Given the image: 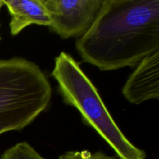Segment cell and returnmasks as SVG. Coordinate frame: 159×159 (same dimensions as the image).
<instances>
[{
    "mask_svg": "<svg viewBox=\"0 0 159 159\" xmlns=\"http://www.w3.org/2000/svg\"><path fill=\"white\" fill-rule=\"evenodd\" d=\"M75 48L83 61L101 71L136 67L159 51V0H102Z\"/></svg>",
    "mask_w": 159,
    "mask_h": 159,
    "instance_id": "cell-1",
    "label": "cell"
},
{
    "mask_svg": "<svg viewBox=\"0 0 159 159\" xmlns=\"http://www.w3.org/2000/svg\"><path fill=\"white\" fill-rule=\"evenodd\" d=\"M64 102L80 113L85 125L94 129L120 159H145L146 153L132 144L106 107L97 89L72 56L62 51L51 72Z\"/></svg>",
    "mask_w": 159,
    "mask_h": 159,
    "instance_id": "cell-2",
    "label": "cell"
},
{
    "mask_svg": "<svg viewBox=\"0 0 159 159\" xmlns=\"http://www.w3.org/2000/svg\"><path fill=\"white\" fill-rule=\"evenodd\" d=\"M51 96V83L37 64L0 59V135L30 125L48 108Z\"/></svg>",
    "mask_w": 159,
    "mask_h": 159,
    "instance_id": "cell-3",
    "label": "cell"
},
{
    "mask_svg": "<svg viewBox=\"0 0 159 159\" xmlns=\"http://www.w3.org/2000/svg\"><path fill=\"white\" fill-rule=\"evenodd\" d=\"M51 20L48 27L63 39L80 38L93 25L102 0H41Z\"/></svg>",
    "mask_w": 159,
    "mask_h": 159,
    "instance_id": "cell-4",
    "label": "cell"
},
{
    "mask_svg": "<svg viewBox=\"0 0 159 159\" xmlns=\"http://www.w3.org/2000/svg\"><path fill=\"white\" fill-rule=\"evenodd\" d=\"M135 68L123 87L124 98L135 105L158 99L159 51L144 57Z\"/></svg>",
    "mask_w": 159,
    "mask_h": 159,
    "instance_id": "cell-5",
    "label": "cell"
},
{
    "mask_svg": "<svg viewBox=\"0 0 159 159\" xmlns=\"http://www.w3.org/2000/svg\"><path fill=\"white\" fill-rule=\"evenodd\" d=\"M10 16L9 30L16 36L26 26L35 24L49 26L51 20L41 0H2Z\"/></svg>",
    "mask_w": 159,
    "mask_h": 159,
    "instance_id": "cell-6",
    "label": "cell"
},
{
    "mask_svg": "<svg viewBox=\"0 0 159 159\" xmlns=\"http://www.w3.org/2000/svg\"><path fill=\"white\" fill-rule=\"evenodd\" d=\"M0 159H46L41 156L29 143L23 141L9 148Z\"/></svg>",
    "mask_w": 159,
    "mask_h": 159,
    "instance_id": "cell-7",
    "label": "cell"
},
{
    "mask_svg": "<svg viewBox=\"0 0 159 159\" xmlns=\"http://www.w3.org/2000/svg\"><path fill=\"white\" fill-rule=\"evenodd\" d=\"M57 159H117L114 156H110L101 152H93L87 150L69 151L62 154Z\"/></svg>",
    "mask_w": 159,
    "mask_h": 159,
    "instance_id": "cell-8",
    "label": "cell"
},
{
    "mask_svg": "<svg viewBox=\"0 0 159 159\" xmlns=\"http://www.w3.org/2000/svg\"><path fill=\"white\" fill-rule=\"evenodd\" d=\"M3 6V4H2V0H0V10H1L2 7Z\"/></svg>",
    "mask_w": 159,
    "mask_h": 159,
    "instance_id": "cell-9",
    "label": "cell"
},
{
    "mask_svg": "<svg viewBox=\"0 0 159 159\" xmlns=\"http://www.w3.org/2000/svg\"><path fill=\"white\" fill-rule=\"evenodd\" d=\"M0 40H1V37H0Z\"/></svg>",
    "mask_w": 159,
    "mask_h": 159,
    "instance_id": "cell-10",
    "label": "cell"
}]
</instances>
